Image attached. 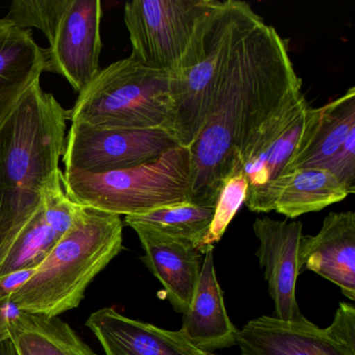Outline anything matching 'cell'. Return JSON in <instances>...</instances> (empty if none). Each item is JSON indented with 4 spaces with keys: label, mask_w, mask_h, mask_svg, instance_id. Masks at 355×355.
Returning a JSON list of instances; mask_svg holds the SVG:
<instances>
[{
    "label": "cell",
    "mask_w": 355,
    "mask_h": 355,
    "mask_svg": "<svg viewBox=\"0 0 355 355\" xmlns=\"http://www.w3.org/2000/svg\"><path fill=\"white\" fill-rule=\"evenodd\" d=\"M172 78L132 58L101 70L69 111L72 123L111 130H169Z\"/></svg>",
    "instance_id": "cell-5"
},
{
    "label": "cell",
    "mask_w": 355,
    "mask_h": 355,
    "mask_svg": "<svg viewBox=\"0 0 355 355\" xmlns=\"http://www.w3.org/2000/svg\"><path fill=\"white\" fill-rule=\"evenodd\" d=\"M63 178L74 202L113 215H141L192 201L191 155L184 147L132 169L103 174L68 172Z\"/></svg>",
    "instance_id": "cell-6"
},
{
    "label": "cell",
    "mask_w": 355,
    "mask_h": 355,
    "mask_svg": "<svg viewBox=\"0 0 355 355\" xmlns=\"http://www.w3.org/2000/svg\"><path fill=\"white\" fill-rule=\"evenodd\" d=\"M178 146L164 128L111 130L72 123L65 141L64 173L103 174L132 169Z\"/></svg>",
    "instance_id": "cell-8"
},
{
    "label": "cell",
    "mask_w": 355,
    "mask_h": 355,
    "mask_svg": "<svg viewBox=\"0 0 355 355\" xmlns=\"http://www.w3.org/2000/svg\"><path fill=\"white\" fill-rule=\"evenodd\" d=\"M103 8L99 0H70L51 46L45 71L59 74L82 93L99 73Z\"/></svg>",
    "instance_id": "cell-9"
},
{
    "label": "cell",
    "mask_w": 355,
    "mask_h": 355,
    "mask_svg": "<svg viewBox=\"0 0 355 355\" xmlns=\"http://www.w3.org/2000/svg\"><path fill=\"white\" fill-rule=\"evenodd\" d=\"M219 0H135L124 7L130 58L180 80L202 60Z\"/></svg>",
    "instance_id": "cell-4"
},
{
    "label": "cell",
    "mask_w": 355,
    "mask_h": 355,
    "mask_svg": "<svg viewBox=\"0 0 355 355\" xmlns=\"http://www.w3.org/2000/svg\"><path fill=\"white\" fill-rule=\"evenodd\" d=\"M36 268L22 270L0 277V305L10 302V299L20 286L30 279Z\"/></svg>",
    "instance_id": "cell-26"
},
{
    "label": "cell",
    "mask_w": 355,
    "mask_h": 355,
    "mask_svg": "<svg viewBox=\"0 0 355 355\" xmlns=\"http://www.w3.org/2000/svg\"><path fill=\"white\" fill-rule=\"evenodd\" d=\"M325 329L336 342L351 353H355V309L353 305L340 303L334 321Z\"/></svg>",
    "instance_id": "cell-25"
},
{
    "label": "cell",
    "mask_w": 355,
    "mask_h": 355,
    "mask_svg": "<svg viewBox=\"0 0 355 355\" xmlns=\"http://www.w3.org/2000/svg\"><path fill=\"white\" fill-rule=\"evenodd\" d=\"M46 58L30 30L0 19V125L28 89L40 82Z\"/></svg>",
    "instance_id": "cell-18"
},
{
    "label": "cell",
    "mask_w": 355,
    "mask_h": 355,
    "mask_svg": "<svg viewBox=\"0 0 355 355\" xmlns=\"http://www.w3.org/2000/svg\"><path fill=\"white\" fill-rule=\"evenodd\" d=\"M86 326L105 355H207L193 346L180 330L171 331L130 319L114 307L91 313Z\"/></svg>",
    "instance_id": "cell-15"
},
{
    "label": "cell",
    "mask_w": 355,
    "mask_h": 355,
    "mask_svg": "<svg viewBox=\"0 0 355 355\" xmlns=\"http://www.w3.org/2000/svg\"><path fill=\"white\" fill-rule=\"evenodd\" d=\"M9 303L10 302H8L6 303V304L0 305V342L10 338V318L17 313V311H16L14 315H10L9 309H8Z\"/></svg>",
    "instance_id": "cell-27"
},
{
    "label": "cell",
    "mask_w": 355,
    "mask_h": 355,
    "mask_svg": "<svg viewBox=\"0 0 355 355\" xmlns=\"http://www.w3.org/2000/svg\"><path fill=\"white\" fill-rule=\"evenodd\" d=\"M207 355H216V354H213V353H207Z\"/></svg>",
    "instance_id": "cell-29"
},
{
    "label": "cell",
    "mask_w": 355,
    "mask_h": 355,
    "mask_svg": "<svg viewBox=\"0 0 355 355\" xmlns=\"http://www.w3.org/2000/svg\"><path fill=\"white\" fill-rule=\"evenodd\" d=\"M236 345L241 355H355L303 315L295 321L251 320L239 331Z\"/></svg>",
    "instance_id": "cell-16"
},
{
    "label": "cell",
    "mask_w": 355,
    "mask_h": 355,
    "mask_svg": "<svg viewBox=\"0 0 355 355\" xmlns=\"http://www.w3.org/2000/svg\"><path fill=\"white\" fill-rule=\"evenodd\" d=\"M10 338L18 355H97L76 330L57 318L17 311L10 318Z\"/></svg>",
    "instance_id": "cell-20"
},
{
    "label": "cell",
    "mask_w": 355,
    "mask_h": 355,
    "mask_svg": "<svg viewBox=\"0 0 355 355\" xmlns=\"http://www.w3.org/2000/svg\"><path fill=\"white\" fill-rule=\"evenodd\" d=\"M349 195L346 187L328 170L304 168L278 176L261 190L248 195L244 205L254 213L275 211L294 219L322 211Z\"/></svg>",
    "instance_id": "cell-12"
},
{
    "label": "cell",
    "mask_w": 355,
    "mask_h": 355,
    "mask_svg": "<svg viewBox=\"0 0 355 355\" xmlns=\"http://www.w3.org/2000/svg\"><path fill=\"white\" fill-rule=\"evenodd\" d=\"M299 272H315L355 299V214L330 213L315 236H301Z\"/></svg>",
    "instance_id": "cell-14"
},
{
    "label": "cell",
    "mask_w": 355,
    "mask_h": 355,
    "mask_svg": "<svg viewBox=\"0 0 355 355\" xmlns=\"http://www.w3.org/2000/svg\"><path fill=\"white\" fill-rule=\"evenodd\" d=\"M128 226L137 232L144 249L141 261L159 280L174 309L184 315L200 276L203 254L191 243L162 234L148 226Z\"/></svg>",
    "instance_id": "cell-13"
},
{
    "label": "cell",
    "mask_w": 355,
    "mask_h": 355,
    "mask_svg": "<svg viewBox=\"0 0 355 355\" xmlns=\"http://www.w3.org/2000/svg\"><path fill=\"white\" fill-rule=\"evenodd\" d=\"M304 95L263 124L239 155L232 175L242 172L248 182L247 196L282 175L302 139L311 117Z\"/></svg>",
    "instance_id": "cell-10"
},
{
    "label": "cell",
    "mask_w": 355,
    "mask_h": 355,
    "mask_svg": "<svg viewBox=\"0 0 355 355\" xmlns=\"http://www.w3.org/2000/svg\"><path fill=\"white\" fill-rule=\"evenodd\" d=\"M180 330L193 346L205 353L236 345L240 330L226 311L223 292L216 276L214 249L205 253L200 276Z\"/></svg>",
    "instance_id": "cell-17"
},
{
    "label": "cell",
    "mask_w": 355,
    "mask_h": 355,
    "mask_svg": "<svg viewBox=\"0 0 355 355\" xmlns=\"http://www.w3.org/2000/svg\"><path fill=\"white\" fill-rule=\"evenodd\" d=\"M122 249L120 216L82 207L71 227L10 303L21 313L60 317L80 306L87 288Z\"/></svg>",
    "instance_id": "cell-3"
},
{
    "label": "cell",
    "mask_w": 355,
    "mask_h": 355,
    "mask_svg": "<svg viewBox=\"0 0 355 355\" xmlns=\"http://www.w3.org/2000/svg\"><path fill=\"white\" fill-rule=\"evenodd\" d=\"M288 41L259 21L234 47L207 121L189 147L192 202L216 205L224 182L251 137L303 96Z\"/></svg>",
    "instance_id": "cell-1"
},
{
    "label": "cell",
    "mask_w": 355,
    "mask_h": 355,
    "mask_svg": "<svg viewBox=\"0 0 355 355\" xmlns=\"http://www.w3.org/2000/svg\"><path fill=\"white\" fill-rule=\"evenodd\" d=\"M261 20L245 1H222L202 60L180 80H172L173 116L168 132L178 146L189 148L200 134L234 47Z\"/></svg>",
    "instance_id": "cell-7"
},
{
    "label": "cell",
    "mask_w": 355,
    "mask_h": 355,
    "mask_svg": "<svg viewBox=\"0 0 355 355\" xmlns=\"http://www.w3.org/2000/svg\"><path fill=\"white\" fill-rule=\"evenodd\" d=\"M70 0H16L3 19L19 28H36L53 42Z\"/></svg>",
    "instance_id": "cell-22"
},
{
    "label": "cell",
    "mask_w": 355,
    "mask_h": 355,
    "mask_svg": "<svg viewBox=\"0 0 355 355\" xmlns=\"http://www.w3.org/2000/svg\"><path fill=\"white\" fill-rule=\"evenodd\" d=\"M334 174L347 190L353 194L355 191V128H353L338 151L321 166Z\"/></svg>",
    "instance_id": "cell-24"
},
{
    "label": "cell",
    "mask_w": 355,
    "mask_h": 355,
    "mask_svg": "<svg viewBox=\"0 0 355 355\" xmlns=\"http://www.w3.org/2000/svg\"><path fill=\"white\" fill-rule=\"evenodd\" d=\"M0 355H18L15 345L11 338L0 342Z\"/></svg>",
    "instance_id": "cell-28"
},
{
    "label": "cell",
    "mask_w": 355,
    "mask_h": 355,
    "mask_svg": "<svg viewBox=\"0 0 355 355\" xmlns=\"http://www.w3.org/2000/svg\"><path fill=\"white\" fill-rule=\"evenodd\" d=\"M253 232L259 240L255 252L263 270L268 290L282 321L302 317L296 298L298 278V249L302 236L300 221H277L269 217L257 218Z\"/></svg>",
    "instance_id": "cell-11"
},
{
    "label": "cell",
    "mask_w": 355,
    "mask_h": 355,
    "mask_svg": "<svg viewBox=\"0 0 355 355\" xmlns=\"http://www.w3.org/2000/svg\"><path fill=\"white\" fill-rule=\"evenodd\" d=\"M353 128L355 88L351 87L344 95L324 107H311L304 135L282 174L304 168L321 167L340 149Z\"/></svg>",
    "instance_id": "cell-19"
},
{
    "label": "cell",
    "mask_w": 355,
    "mask_h": 355,
    "mask_svg": "<svg viewBox=\"0 0 355 355\" xmlns=\"http://www.w3.org/2000/svg\"><path fill=\"white\" fill-rule=\"evenodd\" d=\"M216 205H201L188 201L162 207L141 215L126 216L125 224H141L162 234L187 241L198 249L209 232Z\"/></svg>",
    "instance_id": "cell-21"
},
{
    "label": "cell",
    "mask_w": 355,
    "mask_h": 355,
    "mask_svg": "<svg viewBox=\"0 0 355 355\" xmlns=\"http://www.w3.org/2000/svg\"><path fill=\"white\" fill-rule=\"evenodd\" d=\"M248 187L247 178L242 172L230 176L224 182L216 202L213 221L198 246L201 254L205 255L207 250L215 248V245L221 240L236 211L244 205Z\"/></svg>",
    "instance_id": "cell-23"
},
{
    "label": "cell",
    "mask_w": 355,
    "mask_h": 355,
    "mask_svg": "<svg viewBox=\"0 0 355 355\" xmlns=\"http://www.w3.org/2000/svg\"><path fill=\"white\" fill-rule=\"evenodd\" d=\"M69 112L35 83L0 125V263L60 171Z\"/></svg>",
    "instance_id": "cell-2"
}]
</instances>
